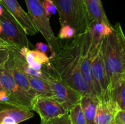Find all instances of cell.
Listing matches in <instances>:
<instances>
[{
	"label": "cell",
	"mask_w": 125,
	"mask_h": 124,
	"mask_svg": "<svg viewBox=\"0 0 125 124\" xmlns=\"http://www.w3.org/2000/svg\"><path fill=\"white\" fill-rule=\"evenodd\" d=\"M41 1H43V0H41Z\"/></svg>",
	"instance_id": "37"
},
{
	"label": "cell",
	"mask_w": 125,
	"mask_h": 124,
	"mask_svg": "<svg viewBox=\"0 0 125 124\" xmlns=\"http://www.w3.org/2000/svg\"><path fill=\"white\" fill-rule=\"evenodd\" d=\"M98 103V98L92 94L82 96L80 103L87 124H95V117Z\"/></svg>",
	"instance_id": "16"
},
{
	"label": "cell",
	"mask_w": 125,
	"mask_h": 124,
	"mask_svg": "<svg viewBox=\"0 0 125 124\" xmlns=\"http://www.w3.org/2000/svg\"><path fill=\"white\" fill-rule=\"evenodd\" d=\"M32 110L39 114L41 122L46 121L68 113L52 97L38 96L32 100Z\"/></svg>",
	"instance_id": "10"
},
{
	"label": "cell",
	"mask_w": 125,
	"mask_h": 124,
	"mask_svg": "<svg viewBox=\"0 0 125 124\" xmlns=\"http://www.w3.org/2000/svg\"><path fill=\"white\" fill-rule=\"evenodd\" d=\"M68 113L72 124H87L86 119L80 103L74 106Z\"/></svg>",
	"instance_id": "20"
},
{
	"label": "cell",
	"mask_w": 125,
	"mask_h": 124,
	"mask_svg": "<svg viewBox=\"0 0 125 124\" xmlns=\"http://www.w3.org/2000/svg\"><path fill=\"white\" fill-rule=\"evenodd\" d=\"M47 81L53 94L52 98L59 102L67 112L69 113L74 106L80 103L82 97L80 93L65 83L51 74Z\"/></svg>",
	"instance_id": "7"
},
{
	"label": "cell",
	"mask_w": 125,
	"mask_h": 124,
	"mask_svg": "<svg viewBox=\"0 0 125 124\" xmlns=\"http://www.w3.org/2000/svg\"><path fill=\"white\" fill-rule=\"evenodd\" d=\"M114 28L115 30L117 36H118V41H119L122 65H123L125 75V35L120 23L116 24V25L114 27Z\"/></svg>",
	"instance_id": "21"
},
{
	"label": "cell",
	"mask_w": 125,
	"mask_h": 124,
	"mask_svg": "<svg viewBox=\"0 0 125 124\" xmlns=\"http://www.w3.org/2000/svg\"><path fill=\"white\" fill-rule=\"evenodd\" d=\"M12 46L10 44L7 43L5 40H2L0 38V49H8L10 46Z\"/></svg>",
	"instance_id": "32"
},
{
	"label": "cell",
	"mask_w": 125,
	"mask_h": 124,
	"mask_svg": "<svg viewBox=\"0 0 125 124\" xmlns=\"http://www.w3.org/2000/svg\"><path fill=\"white\" fill-rule=\"evenodd\" d=\"M89 17L92 21L110 24L101 0H84Z\"/></svg>",
	"instance_id": "15"
},
{
	"label": "cell",
	"mask_w": 125,
	"mask_h": 124,
	"mask_svg": "<svg viewBox=\"0 0 125 124\" xmlns=\"http://www.w3.org/2000/svg\"><path fill=\"white\" fill-rule=\"evenodd\" d=\"M9 55L8 49H0V68H3Z\"/></svg>",
	"instance_id": "26"
},
{
	"label": "cell",
	"mask_w": 125,
	"mask_h": 124,
	"mask_svg": "<svg viewBox=\"0 0 125 124\" xmlns=\"http://www.w3.org/2000/svg\"><path fill=\"white\" fill-rule=\"evenodd\" d=\"M80 36V63L82 74L89 85L90 92L95 96L92 76V63L98 50L101 47V41L93 39L89 32L87 31Z\"/></svg>",
	"instance_id": "5"
},
{
	"label": "cell",
	"mask_w": 125,
	"mask_h": 124,
	"mask_svg": "<svg viewBox=\"0 0 125 124\" xmlns=\"http://www.w3.org/2000/svg\"><path fill=\"white\" fill-rule=\"evenodd\" d=\"M35 47H36L37 50L42 52H43V53H46L49 51V49H50L48 45L42 42L37 43L36 45H35Z\"/></svg>",
	"instance_id": "28"
},
{
	"label": "cell",
	"mask_w": 125,
	"mask_h": 124,
	"mask_svg": "<svg viewBox=\"0 0 125 124\" xmlns=\"http://www.w3.org/2000/svg\"><path fill=\"white\" fill-rule=\"evenodd\" d=\"M0 124H18L13 119L10 117H4L1 120Z\"/></svg>",
	"instance_id": "30"
},
{
	"label": "cell",
	"mask_w": 125,
	"mask_h": 124,
	"mask_svg": "<svg viewBox=\"0 0 125 124\" xmlns=\"http://www.w3.org/2000/svg\"><path fill=\"white\" fill-rule=\"evenodd\" d=\"M29 65L32 68H33V69L37 71L42 70L43 68L44 67V64H41V63H37V62H34V63H32V64H29Z\"/></svg>",
	"instance_id": "31"
},
{
	"label": "cell",
	"mask_w": 125,
	"mask_h": 124,
	"mask_svg": "<svg viewBox=\"0 0 125 124\" xmlns=\"http://www.w3.org/2000/svg\"><path fill=\"white\" fill-rule=\"evenodd\" d=\"M0 103H10V98L6 91H0Z\"/></svg>",
	"instance_id": "29"
},
{
	"label": "cell",
	"mask_w": 125,
	"mask_h": 124,
	"mask_svg": "<svg viewBox=\"0 0 125 124\" xmlns=\"http://www.w3.org/2000/svg\"><path fill=\"white\" fill-rule=\"evenodd\" d=\"M114 28L111 24L94 21H90L89 23L88 31L93 39L97 41H102L103 37L111 34Z\"/></svg>",
	"instance_id": "17"
},
{
	"label": "cell",
	"mask_w": 125,
	"mask_h": 124,
	"mask_svg": "<svg viewBox=\"0 0 125 124\" xmlns=\"http://www.w3.org/2000/svg\"><path fill=\"white\" fill-rule=\"evenodd\" d=\"M1 1V0H0V1Z\"/></svg>",
	"instance_id": "38"
},
{
	"label": "cell",
	"mask_w": 125,
	"mask_h": 124,
	"mask_svg": "<svg viewBox=\"0 0 125 124\" xmlns=\"http://www.w3.org/2000/svg\"><path fill=\"white\" fill-rule=\"evenodd\" d=\"M31 111L23 106L10 103H0V122L4 117H10L18 124L34 116Z\"/></svg>",
	"instance_id": "14"
},
{
	"label": "cell",
	"mask_w": 125,
	"mask_h": 124,
	"mask_svg": "<svg viewBox=\"0 0 125 124\" xmlns=\"http://www.w3.org/2000/svg\"><path fill=\"white\" fill-rule=\"evenodd\" d=\"M114 124H125V110H119L117 112Z\"/></svg>",
	"instance_id": "27"
},
{
	"label": "cell",
	"mask_w": 125,
	"mask_h": 124,
	"mask_svg": "<svg viewBox=\"0 0 125 124\" xmlns=\"http://www.w3.org/2000/svg\"><path fill=\"white\" fill-rule=\"evenodd\" d=\"M34 62L45 64L50 63V58L46 55V53L42 52L38 50H31Z\"/></svg>",
	"instance_id": "24"
},
{
	"label": "cell",
	"mask_w": 125,
	"mask_h": 124,
	"mask_svg": "<svg viewBox=\"0 0 125 124\" xmlns=\"http://www.w3.org/2000/svg\"><path fill=\"white\" fill-rule=\"evenodd\" d=\"M50 63L51 69L48 72L52 76L65 83L82 96L92 94L81 69L79 35L65 44H61L59 51L50 57Z\"/></svg>",
	"instance_id": "1"
},
{
	"label": "cell",
	"mask_w": 125,
	"mask_h": 124,
	"mask_svg": "<svg viewBox=\"0 0 125 124\" xmlns=\"http://www.w3.org/2000/svg\"><path fill=\"white\" fill-rule=\"evenodd\" d=\"M59 15L61 26L68 25L76 36L88 30L89 19L84 0H52Z\"/></svg>",
	"instance_id": "3"
},
{
	"label": "cell",
	"mask_w": 125,
	"mask_h": 124,
	"mask_svg": "<svg viewBox=\"0 0 125 124\" xmlns=\"http://www.w3.org/2000/svg\"><path fill=\"white\" fill-rule=\"evenodd\" d=\"M24 1L31 19L38 32L41 33L47 42L50 51L52 52L51 57H53L59 51L61 43L51 29L49 17L46 15L42 1L41 0Z\"/></svg>",
	"instance_id": "4"
},
{
	"label": "cell",
	"mask_w": 125,
	"mask_h": 124,
	"mask_svg": "<svg viewBox=\"0 0 125 124\" xmlns=\"http://www.w3.org/2000/svg\"><path fill=\"white\" fill-rule=\"evenodd\" d=\"M76 36V31L73 27L68 25L61 26V29L59 34V38L61 40L70 39Z\"/></svg>",
	"instance_id": "22"
},
{
	"label": "cell",
	"mask_w": 125,
	"mask_h": 124,
	"mask_svg": "<svg viewBox=\"0 0 125 124\" xmlns=\"http://www.w3.org/2000/svg\"><path fill=\"white\" fill-rule=\"evenodd\" d=\"M0 3L13 17L26 35H34L39 32L29 15L22 9L17 0H1Z\"/></svg>",
	"instance_id": "11"
},
{
	"label": "cell",
	"mask_w": 125,
	"mask_h": 124,
	"mask_svg": "<svg viewBox=\"0 0 125 124\" xmlns=\"http://www.w3.org/2000/svg\"><path fill=\"white\" fill-rule=\"evenodd\" d=\"M13 77L15 81L24 90L29 92L33 97L36 96V94L31 88L28 80V75L23 68L15 62L12 56L9 53V58L3 67Z\"/></svg>",
	"instance_id": "13"
},
{
	"label": "cell",
	"mask_w": 125,
	"mask_h": 124,
	"mask_svg": "<svg viewBox=\"0 0 125 124\" xmlns=\"http://www.w3.org/2000/svg\"><path fill=\"white\" fill-rule=\"evenodd\" d=\"M28 78L31 87L35 92L36 96L53 97L52 90L47 80L30 75H28Z\"/></svg>",
	"instance_id": "18"
},
{
	"label": "cell",
	"mask_w": 125,
	"mask_h": 124,
	"mask_svg": "<svg viewBox=\"0 0 125 124\" xmlns=\"http://www.w3.org/2000/svg\"><path fill=\"white\" fill-rule=\"evenodd\" d=\"M92 76L95 96L99 100L109 92L107 74L103 59L101 47L94 55L92 63Z\"/></svg>",
	"instance_id": "9"
},
{
	"label": "cell",
	"mask_w": 125,
	"mask_h": 124,
	"mask_svg": "<svg viewBox=\"0 0 125 124\" xmlns=\"http://www.w3.org/2000/svg\"><path fill=\"white\" fill-rule=\"evenodd\" d=\"M101 51L107 74L109 91H110L125 75L119 41L114 28L111 34L103 38Z\"/></svg>",
	"instance_id": "2"
},
{
	"label": "cell",
	"mask_w": 125,
	"mask_h": 124,
	"mask_svg": "<svg viewBox=\"0 0 125 124\" xmlns=\"http://www.w3.org/2000/svg\"><path fill=\"white\" fill-rule=\"evenodd\" d=\"M3 11H4V9L2 8V7L1 6V5H0V16L2 14V13H3Z\"/></svg>",
	"instance_id": "34"
},
{
	"label": "cell",
	"mask_w": 125,
	"mask_h": 124,
	"mask_svg": "<svg viewBox=\"0 0 125 124\" xmlns=\"http://www.w3.org/2000/svg\"><path fill=\"white\" fill-rule=\"evenodd\" d=\"M1 33H2V27H1V25H0V35L1 34Z\"/></svg>",
	"instance_id": "35"
},
{
	"label": "cell",
	"mask_w": 125,
	"mask_h": 124,
	"mask_svg": "<svg viewBox=\"0 0 125 124\" xmlns=\"http://www.w3.org/2000/svg\"><path fill=\"white\" fill-rule=\"evenodd\" d=\"M0 91H6V90L4 89V88L3 86H2V83H1V81H0Z\"/></svg>",
	"instance_id": "33"
},
{
	"label": "cell",
	"mask_w": 125,
	"mask_h": 124,
	"mask_svg": "<svg viewBox=\"0 0 125 124\" xmlns=\"http://www.w3.org/2000/svg\"><path fill=\"white\" fill-rule=\"evenodd\" d=\"M42 3L48 17H50L51 15H54L56 13L57 8L52 0H43Z\"/></svg>",
	"instance_id": "25"
},
{
	"label": "cell",
	"mask_w": 125,
	"mask_h": 124,
	"mask_svg": "<svg viewBox=\"0 0 125 124\" xmlns=\"http://www.w3.org/2000/svg\"><path fill=\"white\" fill-rule=\"evenodd\" d=\"M0 25L2 27L1 38L18 50L24 47L29 48L30 43L27 35L6 9H4L3 13L0 16Z\"/></svg>",
	"instance_id": "6"
},
{
	"label": "cell",
	"mask_w": 125,
	"mask_h": 124,
	"mask_svg": "<svg viewBox=\"0 0 125 124\" xmlns=\"http://www.w3.org/2000/svg\"><path fill=\"white\" fill-rule=\"evenodd\" d=\"M41 124H72L69 113H67L61 116L52 118L46 121L41 122Z\"/></svg>",
	"instance_id": "23"
},
{
	"label": "cell",
	"mask_w": 125,
	"mask_h": 124,
	"mask_svg": "<svg viewBox=\"0 0 125 124\" xmlns=\"http://www.w3.org/2000/svg\"><path fill=\"white\" fill-rule=\"evenodd\" d=\"M110 96L120 110H125V80L122 79L109 91Z\"/></svg>",
	"instance_id": "19"
},
{
	"label": "cell",
	"mask_w": 125,
	"mask_h": 124,
	"mask_svg": "<svg viewBox=\"0 0 125 124\" xmlns=\"http://www.w3.org/2000/svg\"><path fill=\"white\" fill-rule=\"evenodd\" d=\"M0 81L9 96L10 103L32 110V100L34 97L22 88L4 68H0Z\"/></svg>",
	"instance_id": "8"
},
{
	"label": "cell",
	"mask_w": 125,
	"mask_h": 124,
	"mask_svg": "<svg viewBox=\"0 0 125 124\" xmlns=\"http://www.w3.org/2000/svg\"><path fill=\"white\" fill-rule=\"evenodd\" d=\"M120 110L112 100L110 92L101 100H99L95 117V124H114L117 112Z\"/></svg>",
	"instance_id": "12"
},
{
	"label": "cell",
	"mask_w": 125,
	"mask_h": 124,
	"mask_svg": "<svg viewBox=\"0 0 125 124\" xmlns=\"http://www.w3.org/2000/svg\"><path fill=\"white\" fill-rule=\"evenodd\" d=\"M123 79H124L125 80V75H124V76H123Z\"/></svg>",
	"instance_id": "36"
}]
</instances>
